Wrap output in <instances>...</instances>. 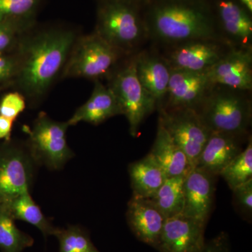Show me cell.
Listing matches in <instances>:
<instances>
[{
	"label": "cell",
	"mask_w": 252,
	"mask_h": 252,
	"mask_svg": "<svg viewBox=\"0 0 252 252\" xmlns=\"http://www.w3.org/2000/svg\"><path fill=\"white\" fill-rule=\"evenodd\" d=\"M73 28L63 26H34L23 34L16 54L19 69L14 84L35 104L40 102L61 77L68 56L78 36Z\"/></svg>",
	"instance_id": "6da1fadb"
},
{
	"label": "cell",
	"mask_w": 252,
	"mask_h": 252,
	"mask_svg": "<svg viewBox=\"0 0 252 252\" xmlns=\"http://www.w3.org/2000/svg\"><path fill=\"white\" fill-rule=\"evenodd\" d=\"M143 16L149 41L157 49L195 39L222 40L210 0H152Z\"/></svg>",
	"instance_id": "7a4b0ae2"
},
{
	"label": "cell",
	"mask_w": 252,
	"mask_h": 252,
	"mask_svg": "<svg viewBox=\"0 0 252 252\" xmlns=\"http://www.w3.org/2000/svg\"><path fill=\"white\" fill-rule=\"evenodd\" d=\"M195 111L211 133L250 135L252 91L214 84Z\"/></svg>",
	"instance_id": "3957f363"
},
{
	"label": "cell",
	"mask_w": 252,
	"mask_h": 252,
	"mask_svg": "<svg viewBox=\"0 0 252 252\" xmlns=\"http://www.w3.org/2000/svg\"><path fill=\"white\" fill-rule=\"evenodd\" d=\"M94 32L124 56L143 49L149 37L143 8L112 0H98Z\"/></svg>",
	"instance_id": "277c9868"
},
{
	"label": "cell",
	"mask_w": 252,
	"mask_h": 252,
	"mask_svg": "<svg viewBox=\"0 0 252 252\" xmlns=\"http://www.w3.org/2000/svg\"><path fill=\"white\" fill-rule=\"evenodd\" d=\"M107 79V86L117 97L128 122L130 135L137 137L142 123L157 110V106L137 78L135 54L124 58Z\"/></svg>",
	"instance_id": "5b68a950"
},
{
	"label": "cell",
	"mask_w": 252,
	"mask_h": 252,
	"mask_svg": "<svg viewBox=\"0 0 252 252\" xmlns=\"http://www.w3.org/2000/svg\"><path fill=\"white\" fill-rule=\"evenodd\" d=\"M124 58L94 31L79 35L73 44L61 78L100 80L107 78Z\"/></svg>",
	"instance_id": "8992f818"
},
{
	"label": "cell",
	"mask_w": 252,
	"mask_h": 252,
	"mask_svg": "<svg viewBox=\"0 0 252 252\" xmlns=\"http://www.w3.org/2000/svg\"><path fill=\"white\" fill-rule=\"evenodd\" d=\"M69 127L67 122H57L41 112L32 127L25 129L28 135L26 145L36 165L61 170L74 157L66 138Z\"/></svg>",
	"instance_id": "52a82bcc"
},
{
	"label": "cell",
	"mask_w": 252,
	"mask_h": 252,
	"mask_svg": "<svg viewBox=\"0 0 252 252\" xmlns=\"http://www.w3.org/2000/svg\"><path fill=\"white\" fill-rule=\"evenodd\" d=\"M158 112V122L183 151L194 168L211 132L193 109H160Z\"/></svg>",
	"instance_id": "ba28073f"
},
{
	"label": "cell",
	"mask_w": 252,
	"mask_h": 252,
	"mask_svg": "<svg viewBox=\"0 0 252 252\" xmlns=\"http://www.w3.org/2000/svg\"><path fill=\"white\" fill-rule=\"evenodd\" d=\"M35 164L27 145L5 141L0 147V204L30 190Z\"/></svg>",
	"instance_id": "9c48e42d"
},
{
	"label": "cell",
	"mask_w": 252,
	"mask_h": 252,
	"mask_svg": "<svg viewBox=\"0 0 252 252\" xmlns=\"http://www.w3.org/2000/svg\"><path fill=\"white\" fill-rule=\"evenodd\" d=\"M232 49L220 39H200L158 49L171 69L207 72Z\"/></svg>",
	"instance_id": "30bf717a"
},
{
	"label": "cell",
	"mask_w": 252,
	"mask_h": 252,
	"mask_svg": "<svg viewBox=\"0 0 252 252\" xmlns=\"http://www.w3.org/2000/svg\"><path fill=\"white\" fill-rule=\"evenodd\" d=\"M220 39L235 49H252V8L242 0H210Z\"/></svg>",
	"instance_id": "8fae6325"
},
{
	"label": "cell",
	"mask_w": 252,
	"mask_h": 252,
	"mask_svg": "<svg viewBox=\"0 0 252 252\" xmlns=\"http://www.w3.org/2000/svg\"><path fill=\"white\" fill-rule=\"evenodd\" d=\"M207 72L171 69L166 94L159 110L173 109L196 110L214 85L209 79Z\"/></svg>",
	"instance_id": "7c38bea8"
},
{
	"label": "cell",
	"mask_w": 252,
	"mask_h": 252,
	"mask_svg": "<svg viewBox=\"0 0 252 252\" xmlns=\"http://www.w3.org/2000/svg\"><path fill=\"white\" fill-rule=\"evenodd\" d=\"M206 225L183 214L166 219L157 250L159 252H201L206 243Z\"/></svg>",
	"instance_id": "4fadbf2b"
},
{
	"label": "cell",
	"mask_w": 252,
	"mask_h": 252,
	"mask_svg": "<svg viewBox=\"0 0 252 252\" xmlns=\"http://www.w3.org/2000/svg\"><path fill=\"white\" fill-rule=\"evenodd\" d=\"M126 220L137 239L157 250L166 218L152 198L132 194L127 203Z\"/></svg>",
	"instance_id": "5bb4252c"
},
{
	"label": "cell",
	"mask_w": 252,
	"mask_h": 252,
	"mask_svg": "<svg viewBox=\"0 0 252 252\" xmlns=\"http://www.w3.org/2000/svg\"><path fill=\"white\" fill-rule=\"evenodd\" d=\"M135 63L137 78L155 100L158 111L166 94L171 68L154 46L135 54Z\"/></svg>",
	"instance_id": "9a60e30c"
},
{
	"label": "cell",
	"mask_w": 252,
	"mask_h": 252,
	"mask_svg": "<svg viewBox=\"0 0 252 252\" xmlns=\"http://www.w3.org/2000/svg\"><path fill=\"white\" fill-rule=\"evenodd\" d=\"M216 177L198 167L189 172L184 182V215L207 224L213 207Z\"/></svg>",
	"instance_id": "2e32d148"
},
{
	"label": "cell",
	"mask_w": 252,
	"mask_h": 252,
	"mask_svg": "<svg viewBox=\"0 0 252 252\" xmlns=\"http://www.w3.org/2000/svg\"><path fill=\"white\" fill-rule=\"evenodd\" d=\"M207 72L213 84L252 91V49L233 48Z\"/></svg>",
	"instance_id": "e0dca14e"
},
{
	"label": "cell",
	"mask_w": 252,
	"mask_h": 252,
	"mask_svg": "<svg viewBox=\"0 0 252 252\" xmlns=\"http://www.w3.org/2000/svg\"><path fill=\"white\" fill-rule=\"evenodd\" d=\"M250 136L212 133L195 167L215 177L220 176V172L243 150Z\"/></svg>",
	"instance_id": "ac0fdd59"
},
{
	"label": "cell",
	"mask_w": 252,
	"mask_h": 252,
	"mask_svg": "<svg viewBox=\"0 0 252 252\" xmlns=\"http://www.w3.org/2000/svg\"><path fill=\"white\" fill-rule=\"evenodd\" d=\"M94 83L91 97L67 121L69 126L81 122L97 126L110 118L123 115L120 104L108 86L100 80L94 81Z\"/></svg>",
	"instance_id": "d6986e66"
},
{
	"label": "cell",
	"mask_w": 252,
	"mask_h": 252,
	"mask_svg": "<svg viewBox=\"0 0 252 252\" xmlns=\"http://www.w3.org/2000/svg\"><path fill=\"white\" fill-rule=\"evenodd\" d=\"M149 154L161 167L167 178L187 177L193 169L183 151L159 122L155 140Z\"/></svg>",
	"instance_id": "ffe728a7"
},
{
	"label": "cell",
	"mask_w": 252,
	"mask_h": 252,
	"mask_svg": "<svg viewBox=\"0 0 252 252\" xmlns=\"http://www.w3.org/2000/svg\"><path fill=\"white\" fill-rule=\"evenodd\" d=\"M132 194L152 198L166 180L165 172L150 154L128 166Z\"/></svg>",
	"instance_id": "44dd1931"
},
{
	"label": "cell",
	"mask_w": 252,
	"mask_h": 252,
	"mask_svg": "<svg viewBox=\"0 0 252 252\" xmlns=\"http://www.w3.org/2000/svg\"><path fill=\"white\" fill-rule=\"evenodd\" d=\"M14 220H21L34 225L44 237L55 235L57 227L46 218L40 208L32 198L30 190H25L7 203H5Z\"/></svg>",
	"instance_id": "7402d4cb"
},
{
	"label": "cell",
	"mask_w": 252,
	"mask_h": 252,
	"mask_svg": "<svg viewBox=\"0 0 252 252\" xmlns=\"http://www.w3.org/2000/svg\"><path fill=\"white\" fill-rule=\"evenodd\" d=\"M42 0H0V22L26 29L36 26Z\"/></svg>",
	"instance_id": "603a6c76"
},
{
	"label": "cell",
	"mask_w": 252,
	"mask_h": 252,
	"mask_svg": "<svg viewBox=\"0 0 252 252\" xmlns=\"http://www.w3.org/2000/svg\"><path fill=\"white\" fill-rule=\"evenodd\" d=\"M185 177L179 176L167 178L152 198L166 219L180 215L183 212Z\"/></svg>",
	"instance_id": "cb8c5ba5"
},
{
	"label": "cell",
	"mask_w": 252,
	"mask_h": 252,
	"mask_svg": "<svg viewBox=\"0 0 252 252\" xmlns=\"http://www.w3.org/2000/svg\"><path fill=\"white\" fill-rule=\"evenodd\" d=\"M34 245L31 235L18 229L4 204H0V250L1 252H23Z\"/></svg>",
	"instance_id": "d4e9b609"
},
{
	"label": "cell",
	"mask_w": 252,
	"mask_h": 252,
	"mask_svg": "<svg viewBox=\"0 0 252 252\" xmlns=\"http://www.w3.org/2000/svg\"><path fill=\"white\" fill-rule=\"evenodd\" d=\"M220 176L223 177L231 190L235 187L252 180V135L243 150L220 172Z\"/></svg>",
	"instance_id": "484cf974"
},
{
	"label": "cell",
	"mask_w": 252,
	"mask_h": 252,
	"mask_svg": "<svg viewBox=\"0 0 252 252\" xmlns=\"http://www.w3.org/2000/svg\"><path fill=\"white\" fill-rule=\"evenodd\" d=\"M54 236L59 242V252H100L85 230L78 225L59 228Z\"/></svg>",
	"instance_id": "4316f807"
},
{
	"label": "cell",
	"mask_w": 252,
	"mask_h": 252,
	"mask_svg": "<svg viewBox=\"0 0 252 252\" xmlns=\"http://www.w3.org/2000/svg\"><path fill=\"white\" fill-rule=\"evenodd\" d=\"M29 30L17 25L0 22V54L14 52L23 34Z\"/></svg>",
	"instance_id": "83f0119b"
},
{
	"label": "cell",
	"mask_w": 252,
	"mask_h": 252,
	"mask_svg": "<svg viewBox=\"0 0 252 252\" xmlns=\"http://www.w3.org/2000/svg\"><path fill=\"white\" fill-rule=\"evenodd\" d=\"M26 97L18 91L6 94L0 99V116L16 120L26 107Z\"/></svg>",
	"instance_id": "f1b7e54d"
},
{
	"label": "cell",
	"mask_w": 252,
	"mask_h": 252,
	"mask_svg": "<svg viewBox=\"0 0 252 252\" xmlns=\"http://www.w3.org/2000/svg\"><path fill=\"white\" fill-rule=\"evenodd\" d=\"M19 69V59L16 51L0 54V89L14 84Z\"/></svg>",
	"instance_id": "f546056e"
},
{
	"label": "cell",
	"mask_w": 252,
	"mask_h": 252,
	"mask_svg": "<svg viewBox=\"0 0 252 252\" xmlns=\"http://www.w3.org/2000/svg\"><path fill=\"white\" fill-rule=\"evenodd\" d=\"M233 203L245 218L250 220L252 214V179L232 190Z\"/></svg>",
	"instance_id": "4dcf8cb0"
},
{
	"label": "cell",
	"mask_w": 252,
	"mask_h": 252,
	"mask_svg": "<svg viewBox=\"0 0 252 252\" xmlns=\"http://www.w3.org/2000/svg\"><path fill=\"white\" fill-rule=\"evenodd\" d=\"M201 252H231L228 233L220 232L215 238L207 241Z\"/></svg>",
	"instance_id": "1f68e13d"
},
{
	"label": "cell",
	"mask_w": 252,
	"mask_h": 252,
	"mask_svg": "<svg viewBox=\"0 0 252 252\" xmlns=\"http://www.w3.org/2000/svg\"><path fill=\"white\" fill-rule=\"evenodd\" d=\"M14 121L0 116V140H10Z\"/></svg>",
	"instance_id": "d6a6232c"
},
{
	"label": "cell",
	"mask_w": 252,
	"mask_h": 252,
	"mask_svg": "<svg viewBox=\"0 0 252 252\" xmlns=\"http://www.w3.org/2000/svg\"><path fill=\"white\" fill-rule=\"evenodd\" d=\"M112 1H122V2L127 3V4H134L136 6L144 8L152 0H112Z\"/></svg>",
	"instance_id": "836d02e7"
},
{
	"label": "cell",
	"mask_w": 252,
	"mask_h": 252,
	"mask_svg": "<svg viewBox=\"0 0 252 252\" xmlns=\"http://www.w3.org/2000/svg\"><path fill=\"white\" fill-rule=\"evenodd\" d=\"M247 5H248L250 8H252V0H242Z\"/></svg>",
	"instance_id": "e575fe53"
},
{
	"label": "cell",
	"mask_w": 252,
	"mask_h": 252,
	"mask_svg": "<svg viewBox=\"0 0 252 252\" xmlns=\"http://www.w3.org/2000/svg\"><path fill=\"white\" fill-rule=\"evenodd\" d=\"M0 90H1V89H0Z\"/></svg>",
	"instance_id": "d590c367"
}]
</instances>
